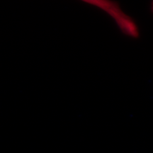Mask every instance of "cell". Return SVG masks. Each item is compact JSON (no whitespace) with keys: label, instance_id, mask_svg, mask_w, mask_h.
<instances>
[{"label":"cell","instance_id":"cell-1","mask_svg":"<svg viewBox=\"0 0 153 153\" xmlns=\"http://www.w3.org/2000/svg\"><path fill=\"white\" fill-rule=\"evenodd\" d=\"M151 8H152V10L153 11V2L152 3V6H151Z\"/></svg>","mask_w":153,"mask_h":153}]
</instances>
